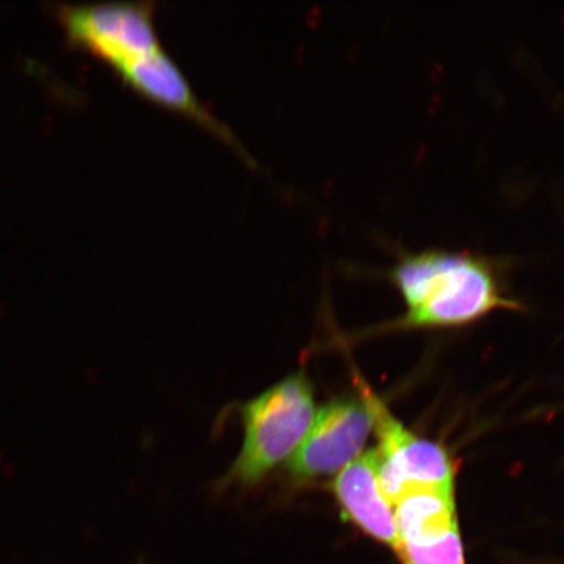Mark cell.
Wrapping results in <instances>:
<instances>
[{
    "label": "cell",
    "mask_w": 564,
    "mask_h": 564,
    "mask_svg": "<svg viewBox=\"0 0 564 564\" xmlns=\"http://www.w3.org/2000/svg\"><path fill=\"white\" fill-rule=\"evenodd\" d=\"M406 305L405 328L460 327L502 308L507 299L489 260L470 252L427 250L409 253L391 271Z\"/></svg>",
    "instance_id": "cell-1"
},
{
    "label": "cell",
    "mask_w": 564,
    "mask_h": 564,
    "mask_svg": "<svg viewBox=\"0 0 564 564\" xmlns=\"http://www.w3.org/2000/svg\"><path fill=\"white\" fill-rule=\"evenodd\" d=\"M245 440L225 482L250 488L291 458L315 419L314 392L305 372L281 380L242 406Z\"/></svg>",
    "instance_id": "cell-2"
},
{
    "label": "cell",
    "mask_w": 564,
    "mask_h": 564,
    "mask_svg": "<svg viewBox=\"0 0 564 564\" xmlns=\"http://www.w3.org/2000/svg\"><path fill=\"white\" fill-rule=\"evenodd\" d=\"M357 387L378 436V477L388 502L415 489H454L455 465L447 449L406 429L365 382Z\"/></svg>",
    "instance_id": "cell-3"
},
{
    "label": "cell",
    "mask_w": 564,
    "mask_h": 564,
    "mask_svg": "<svg viewBox=\"0 0 564 564\" xmlns=\"http://www.w3.org/2000/svg\"><path fill=\"white\" fill-rule=\"evenodd\" d=\"M58 19L70 44L96 56L116 74L164 48L153 2L62 6Z\"/></svg>",
    "instance_id": "cell-4"
},
{
    "label": "cell",
    "mask_w": 564,
    "mask_h": 564,
    "mask_svg": "<svg viewBox=\"0 0 564 564\" xmlns=\"http://www.w3.org/2000/svg\"><path fill=\"white\" fill-rule=\"evenodd\" d=\"M371 432V415L362 399L329 401L316 412L305 438L289 458V474L300 482L338 474L364 454Z\"/></svg>",
    "instance_id": "cell-5"
},
{
    "label": "cell",
    "mask_w": 564,
    "mask_h": 564,
    "mask_svg": "<svg viewBox=\"0 0 564 564\" xmlns=\"http://www.w3.org/2000/svg\"><path fill=\"white\" fill-rule=\"evenodd\" d=\"M117 76L127 88L144 100L189 119L231 148L247 165H256V161L229 127L212 115L199 100L185 73L164 48L131 63L118 70Z\"/></svg>",
    "instance_id": "cell-6"
},
{
    "label": "cell",
    "mask_w": 564,
    "mask_h": 564,
    "mask_svg": "<svg viewBox=\"0 0 564 564\" xmlns=\"http://www.w3.org/2000/svg\"><path fill=\"white\" fill-rule=\"evenodd\" d=\"M333 491L345 520L372 540L397 550L398 528L392 505L380 488L376 449L338 471Z\"/></svg>",
    "instance_id": "cell-7"
},
{
    "label": "cell",
    "mask_w": 564,
    "mask_h": 564,
    "mask_svg": "<svg viewBox=\"0 0 564 564\" xmlns=\"http://www.w3.org/2000/svg\"><path fill=\"white\" fill-rule=\"evenodd\" d=\"M392 509L399 545L438 539L458 529L454 489L408 491L392 505Z\"/></svg>",
    "instance_id": "cell-8"
},
{
    "label": "cell",
    "mask_w": 564,
    "mask_h": 564,
    "mask_svg": "<svg viewBox=\"0 0 564 564\" xmlns=\"http://www.w3.org/2000/svg\"><path fill=\"white\" fill-rule=\"evenodd\" d=\"M394 552L403 564H465L460 529L417 544H401Z\"/></svg>",
    "instance_id": "cell-9"
}]
</instances>
